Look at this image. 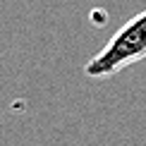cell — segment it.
<instances>
[{
    "label": "cell",
    "instance_id": "obj_1",
    "mask_svg": "<svg viewBox=\"0 0 146 146\" xmlns=\"http://www.w3.org/2000/svg\"><path fill=\"white\" fill-rule=\"evenodd\" d=\"M144 58H146V10L134 15L113 34V38L84 65V74L94 79L113 77Z\"/></svg>",
    "mask_w": 146,
    "mask_h": 146
}]
</instances>
